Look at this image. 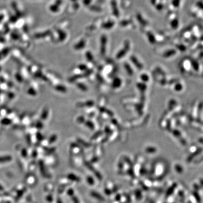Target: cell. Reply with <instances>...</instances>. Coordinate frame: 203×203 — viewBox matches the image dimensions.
Wrapping results in <instances>:
<instances>
[{
  "instance_id": "6da1fadb",
  "label": "cell",
  "mask_w": 203,
  "mask_h": 203,
  "mask_svg": "<svg viewBox=\"0 0 203 203\" xmlns=\"http://www.w3.org/2000/svg\"><path fill=\"white\" fill-rule=\"evenodd\" d=\"M10 159V158L8 157H2V158H0V162H3L4 161H7L8 160H9Z\"/></svg>"
}]
</instances>
